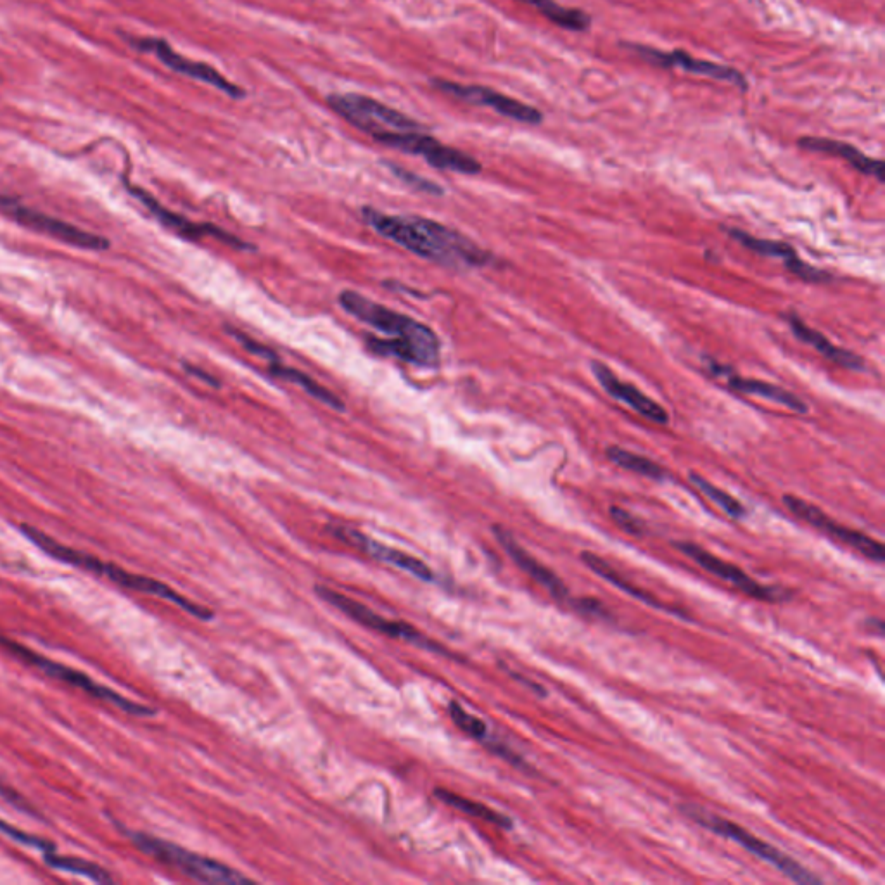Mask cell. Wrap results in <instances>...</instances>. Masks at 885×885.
I'll use <instances>...</instances> for the list:
<instances>
[{
  "instance_id": "8992f818",
  "label": "cell",
  "mask_w": 885,
  "mask_h": 885,
  "mask_svg": "<svg viewBox=\"0 0 885 885\" xmlns=\"http://www.w3.org/2000/svg\"><path fill=\"white\" fill-rule=\"evenodd\" d=\"M132 841L135 846L141 849L142 853L153 856L154 860L161 861L165 865L175 866L182 870V873L189 875L191 879L201 880V882H211V884H242L248 882V879L237 872L230 866L223 865L220 861L211 860L201 854L187 851L184 847L175 846L172 842L163 841L158 837H151L146 834H132Z\"/></svg>"
},
{
  "instance_id": "4dcf8cb0",
  "label": "cell",
  "mask_w": 885,
  "mask_h": 885,
  "mask_svg": "<svg viewBox=\"0 0 885 885\" xmlns=\"http://www.w3.org/2000/svg\"><path fill=\"white\" fill-rule=\"evenodd\" d=\"M448 713L452 716L453 723L459 726L462 732L471 735L472 739L481 740V742H486V740L490 739L486 723L476 718V716H472L471 713H467L464 707L457 704V702L450 704Z\"/></svg>"
},
{
  "instance_id": "30bf717a",
  "label": "cell",
  "mask_w": 885,
  "mask_h": 885,
  "mask_svg": "<svg viewBox=\"0 0 885 885\" xmlns=\"http://www.w3.org/2000/svg\"><path fill=\"white\" fill-rule=\"evenodd\" d=\"M0 210L7 213L9 217L16 220L20 225H25V227H30L33 230H39L42 234L56 237L59 241L71 244V246H77V248L90 249V251H104V249H109V246H111V242L106 237L78 229L75 225L64 222V220L49 217V215H45L42 211L23 206V204L14 201V199L0 196Z\"/></svg>"
},
{
  "instance_id": "d6986e66",
  "label": "cell",
  "mask_w": 885,
  "mask_h": 885,
  "mask_svg": "<svg viewBox=\"0 0 885 885\" xmlns=\"http://www.w3.org/2000/svg\"><path fill=\"white\" fill-rule=\"evenodd\" d=\"M592 372L593 376L597 377L600 386L607 391V395H611L612 398H616L619 402L630 405L635 412H638L645 419H649V421H654L656 424H668L669 415L663 405H659L649 396H645L633 384L619 381L616 374L605 363L593 360Z\"/></svg>"
},
{
  "instance_id": "ffe728a7",
  "label": "cell",
  "mask_w": 885,
  "mask_h": 885,
  "mask_svg": "<svg viewBox=\"0 0 885 885\" xmlns=\"http://www.w3.org/2000/svg\"><path fill=\"white\" fill-rule=\"evenodd\" d=\"M493 533L497 536L498 542L505 548V552L509 554L510 559L516 562L517 566L523 569L524 573L531 576L536 583H540L543 588H547L550 595L557 600H567L569 590L562 583L561 578L557 574L552 573L547 566H543L542 562L536 561L533 555L529 554L526 548L521 547L517 543L516 538L510 535L507 529L502 526H495Z\"/></svg>"
},
{
  "instance_id": "836d02e7",
  "label": "cell",
  "mask_w": 885,
  "mask_h": 885,
  "mask_svg": "<svg viewBox=\"0 0 885 885\" xmlns=\"http://www.w3.org/2000/svg\"><path fill=\"white\" fill-rule=\"evenodd\" d=\"M785 267H787L790 274L797 275L799 279H803L806 282H827L832 279V275L823 272L820 268L811 267L809 263L803 262L801 258H797V255L792 256L789 260H785Z\"/></svg>"
},
{
  "instance_id": "d4e9b609",
  "label": "cell",
  "mask_w": 885,
  "mask_h": 885,
  "mask_svg": "<svg viewBox=\"0 0 885 885\" xmlns=\"http://www.w3.org/2000/svg\"><path fill=\"white\" fill-rule=\"evenodd\" d=\"M517 2L535 7L536 11H540L548 21L569 32H586L592 26L590 14L574 7L561 6L555 0H517Z\"/></svg>"
},
{
  "instance_id": "3957f363",
  "label": "cell",
  "mask_w": 885,
  "mask_h": 885,
  "mask_svg": "<svg viewBox=\"0 0 885 885\" xmlns=\"http://www.w3.org/2000/svg\"><path fill=\"white\" fill-rule=\"evenodd\" d=\"M21 531H23V535L30 542L35 543L40 550H44L45 554L51 555V557L58 559V561L66 562V564H71V566L82 567L85 571L99 574V576H106L115 585L123 586L127 590L149 593V595H154V597L168 600L172 604L179 605L182 611L189 612L191 616L201 619V621H211V619L215 618V612L211 611V609L204 607V605L196 604L192 600L185 599L184 595L175 592L172 586L165 585L161 581L153 580L149 576H142V574L128 573V571L115 566V564H108V562L99 561L96 557H90V555L77 552L73 548L61 545L51 536L45 535L39 529L32 528L28 524H25Z\"/></svg>"
},
{
  "instance_id": "6da1fadb",
  "label": "cell",
  "mask_w": 885,
  "mask_h": 885,
  "mask_svg": "<svg viewBox=\"0 0 885 885\" xmlns=\"http://www.w3.org/2000/svg\"><path fill=\"white\" fill-rule=\"evenodd\" d=\"M363 222L414 255L445 267H484L491 262L488 251L469 237L429 218L412 215H386L374 208H363Z\"/></svg>"
},
{
  "instance_id": "484cf974",
  "label": "cell",
  "mask_w": 885,
  "mask_h": 885,
  "mask_svg": "<svg viewBox=\"0 0 885 885\" xmlns=\"http://www.w3.org/2000/svg\"><path fill=\"white\" fill-rule=\"evenodd\" d=\"M434 796L438 797L441 803L459 809V811H462L465 815L472 816V818H479V820H484V822L493 823V825L505 828V830H510V828L514 827V823H512L509 816L502 815V813H498L495 809L484 806L483 803H476V801L459 796V794L450 792V790L436 789L434 790Z\"/></svg>"
},
{
  "instance_id": "5bb4252c",
  "label": "cell",
  "mask_w": 885,
  "mask_h": 885,
  "mask_svg": "<svg viewBox=\"0 0 885 885\" xmlns=\"http://www.w3.org/2000/svg\"><path fill=\"white\" fill-rule=\"evenodd\" d=\"M134 45L135 47L142 49V51L154 52L156 58L160 59L161 63L166 64L170 70L177 71V73L185 75V77L199 80V82L208 83L211 87H215V89L223 92L225 96H229L230 99H242V97L246 96L244 89H241L236 83L227 80V78L223 77L222 73L215 70L213 66L206 63H199V61L185 59L184 56H180L179 52L173 51L172 47H170L165 40H134Z\"/></svg>"
},
{
  "instance_id": "f35d334b",
  "label": "cell",
  "mask_w": 885,
  "mask_h": 885,
  "mask_svg": "<svg viewBox=\"0 0 885 885\" xmlns=\"http://www.w3.org/2000/svg\"><path fill=\"white\" fill-rule=\"evenodd\" d=\"M866 626H868V630H875L877 637H882V635H884V623H882V619H866Z\"/></svg>"
},
{
  "instance_id": "2e32d148",
  "label": "cell",
  "mask_w": 885,
  "mask_h": 885,
  "mask_svg": "<svg viewBox=\"0 0 885 885\" xmlns=\"http://www.w3.org/2000/svg\"><path fill=\"white\" fill-rule=\"evenodd\" d=\"M675 547L682 550L683 554L690 557L692 561L697 562L702 569H706L707 573L732 583L735 588H739L740 592H744L752 599L763 600V602H778V600L787 599L775 588L759 585L758 581L752 580L751 576L745 574L740 567L733 566L730 562L721 561L695 543L678 542L675 543Z\"/></svg>"
},
{
  "instance_id": "f546056e",
  "label": "cell",
  "mask_w": 885,
  "mask_h": 885,
  "mask_svg": "<svg viewBox=\"0 0 885 885\" xmlns=\"http://www.w3.org/2000/svg\"><path fill=\"white\" fill-rule=\"evenodd\" d=\"M688 479H690V483L694 484L697 490H701L711 502L716 503L720 509L725 510L728 516L733 517V519L744 517V505H742L737 498H733L732 495H728L726 491L720 490V488L714 486L713 483H709L706 478H702L697 472H690V474H688Z\"/></svg>"
},
{
  "instance_id": "ba28073f",
  "label": "cell",
  "mask_w": 885,
  "mask_h": 885,
  "mask_svg": "<svg viewBox=\"0 0 885 885\" xmlns=\"http://www.w3.org/2000/svg\"><path fill=\"white\" fill-rule=\"evenodd\" d=\"M379 144L384 146L395 147L403 153L415 154L422 156L429 165L438 168V170H448V172L464 173V175H478L483 166L476 158H472L469 154L462 153L455 147L445 146L440 141H436L429 135L421 134V130L415 132H381L374 135Z\"/></svg>"
},
{
  "instance_id": "e575fe53",
  "label": "cell",
  "mask_w": 885,
  "mask_h": 885,
  "mask_svg": "<svg viewBox=\"0 0 885 885\" xmlns=\"http://www.w3.org/2000/svg\"><path fill=\"white\" fill-rule=\"evenodd\" d=\"M611 516L619 524V528H623L626 533L637 536L644 535V524L640 523L637 517L631 516L628 510L611 507Z\"/></svg>"
},
{
  "instance_id": "ac0fdd59",
  "label": "cell",
  "mask_w": 885,
  "mask_h": 885,
  "mask_svg": "<svg viewBox=\"0 0 885 885\" xmlns=\"http://www.w3.org/2000/svg\"><path fill=\"white\" fill-rule=\"evenodd\" d=\"M334 535L338 536L341 542L350 543L353 547L360 548L365 554L370 555L372 559L389 564V566L398 567V569H402L405 573L415 576L417 580L426 581V583L434 581V573L431 571V567L427 566L426 562L421 561V559L414 557V555L407 554V552L398 550V548L388 547L384 543L376 542V540L363 535L357 529L338 526V528L334 529Z\"/></svg>"
},
{
  "instance_id": "277c9868",
  "label": "cell",
  "mask_w": 885,
  "mask_h": 885,
  "mask_svg": "<svg viewBox=\"0 0 885 885\" xmlns=\"http://www.w3.org/2000/svg\"><path fill=\"white\" fill-rule=\"evenodd\" d=\"M683 811H685L694 822L699 823L701 827L707 828V830H711V832L721 835V837H726V839H730V841L737 842L739 846L747 849L749 853L758 856L759 860L766 861V863H770L771 866L778 868L780 872L787 875V877L794 880V882H799V884H820V882H822V880L815 877L813 873L808 872L803 865H799L796 860H792L790 856L782 853L777 847L770 846L768 842L761 841L758 837L749 834L747 830L739 827L737 823L728 822V820L721 818V816L711 815L709 811L695 808V806L683 808Z\"/></svg>"
},
{
  "instance_id": "f1b7e54d",
  "label": "cell",
  "mask_w": 885,
  "mask_h": 885,
  "mask_svg": "<svg viewBox=\"0 0 885 885\" xmlns=\"http://www.w3.org/2000/svg\"><path fill=\"white\" fill-rule=\"evenodd\" d=\"M730 236L735 237L744 248L751 249L754 253L763 256H777L782 260H789L792 256H796V249L790 244L782 241H770V239H759V237L751 236L744 230L730 229Z\"/></svg>"
},
{
  "instance_id": "9c48e42d",
  "label": "cell",
  "mask_w": 885,
  "mask_h": 885,
  "mask_svg": "<svg viewBox=\"0 0 885 885\" xmlns=\"http://www.w3.org/2000/svg\"><path fill=\"white\" fill-rule=\"evenodd\" d=\"M315 592H317L320 599L334 605L336 609H339L343 614H346L348 618L355 619V621L363 624V626H367L370 630L379 631V633H384V635H388V637L391 638L405 640V642L419 645V647L433 650V652L446 654L445 650L441 649L440 645L431 642L429 638L424 637L422 633H419V631L415 630L414 626H410V624L403 623V621H393V619L383 618V616H379L376 612L370 611L369 607H365V605L360 604L357 600L350 599V597H346L343 593L334 592V590L327 588V586L317 585L315 586ZM446 656H448V654H446Z\"/></svg>"
},
{
  "instance_id": "1f68e13d",
  "label": "cell",
  "mask_w": 885,
  "mask_h": 885,
  "mask_svg": "<svg viewBox=\"0 0 885 885\" xmlns=\"http://www.w3.org/2000/svg\"><path fill=\"white\" fill-rule=\"evenodd\" d=\"M388 165L389 170L393 172V175H396L398 179L405 182L408 187H414L417 191L426 192V194H433V196H441L443 194V187L438 184H434L433 180L424 179L421 175H417V173L410 172L407 168H402V166L393 165V163H386Z\"/></svg>"
},
{
  "instance_id": "8d00e7d4",
  "label": "cell",
  "mask_w": 885,
  "mask_h": 885,
  "mask_svg": "<svg viewBox=\"0 0 885 885\" xmlns=\"http://www.w3.org/2000/svg\"><path fill=\"white\" fill-rule=\"evenodd\" d=\"M184 369L185 372H189L191 376L198 377V379H201V381H204V383L206 384H210V386H215V388H218V386H220V384L217 383V379H215V377L210 376L208 372H204V370L199 369V367H194V365H191V363H184Z\"/></svg>"
},
{
  "instance_id": "603a6c76",
  "label": "cell",
  "mask_w": 885,
  "mask_h": 885,
  "mask_svg": "<svg viewBox=\"0 0 885 885\" xmlns=\"http://www.w3.org/2000/svg\"><path fill=\"white\" fill-rule=\"evenodd\" d=\"M581 561L585 562L586 566L590 567L593 573L599 574L600 578H604L607 583H611V585L616 586L619 590H623V592L630 593L631 597H635L640 602L657 607L659 611L671 612L675 616L687 618V614H683L682 611H676L675 607H669L661 600H657L652 593L645 592L642 588L631 585L630 581L624 580L623 576L614 567L609 566V562L600 559L599 555L592 554V552H583L581 554Z\"/></svg>"
},
{
  "instance_id": "44dd1931",
  "label": "cell",
  "mask_w": 885,
  "mask_h": 885,
  "mask_svg": "<svg viewBox=\"0 0 885 885\" xmlns=\"http://www.w3.org/2000/svg\"><path fill=\"white\" fill-rule=\"evenodd\" d=\"M797 146L811 153L830 154L846 160L854 170L872 175L879 182H884V163L875 158H868L866 154L861 153L858 147L851 146L847 142L835 141V139H827V137H801L797 141Z\"/></svg>"
},
{
  "instance_id": "cb8c5ba5",
  "label": "cell",
  "mask_w": 885,
  "mask_h": 885,
  "mask_svg": "<svg viewBox=\"0 0 885 885\" xmlns=\"http://www.w3.org/2000/svg\"><path fill=\"white\" fill-rule=\"evenodd\" d=\"M728 386L735 389V391H739V393H745V395L761 396V398H766V400H771V402L780 403L785 408L794 410L797 414H806L808 412V405L799 396L790 393L787 389L780 388V386H775V384L758 381V379H744V377L735 376V374L732 376V372H730L728 374Z\"/></svg>"
},
{
  "instance_id": "4316f807",
  "label": "cell",
  "mask_w": 885,
  "mask_h": 885,
  "mask_svg": "<svg viewBox=\"0 0 885 885\" xmlns=\"http://www.w3.org/2000/svg\"><path fill=\"white\" fill-rule=\"evenodd\" d=\"M44 858L45 863L52 866V868H59V870H64V872L83 875V877L94 880V882H99V884H111V882H113V877H111L104 868L96 865V863L82 860V858L59 856V854H54V851H52V853H45Z\"/></svg>"
},
{
  "instance_id": "7402d4cb",
  "label": "cell",
  "mask_w": 885,
  "mask_h": 885,
  "mask_svg": "<svg viewBox=\"0 0 885 885\" xmlns=\"http://www.w3.org/2000/svg\"><path fill=\"white\" fill-rule=\"evenodd\" d=\"M787 322H789L790 329L796 334V338L799 339V341H803V343L813 346L815 350L820 351L823 357L828 358L830 362L837 363L839 367H844V369H865V360H863L860 355H856L853 351L844 350V348H839V346H835L834 343H830V339L825 338L822 332L815 331V329L808 327L806 322H803V320L799 319L794 313H789V315H787Z\"/></svg>"
},
{
  "instance_id": "4fadbf2b",
  "label": "cell",
  "mask_w": 885,
  "mask_h": 885,
  "mask_svg": "<svg viewBox=\"0 0 885 885\" xmlns=\"http://www.w3.org/2000/svg\"><path fill=\"white\" fill-rule=\"evenodd\" d=\"M621 45L626 47V49H630L631 52H635L638 58L644 59L645 63L652 64V66H659V68H682L687 73L733 83L740 90H747V87H749L747 85V78L739 70L732 68V66L697 59L685 51H659V49H654V47H649V45L628 44V42H624Z\"/></svg>"
},
{
  "instance_id": "52a82bcc",
  "label": "cell",
  "mask_w": 885,
  "mask_h": 885,
  "mask_svg": "<svg viewBox=\"0 0 885 885\" xmlns=\"http://www.w3.org/2000/svg\"><path fill=\"white\" fill-rule=\"evenodd\" d=\"M327 102L344 120L350 121L353 127L372 137L388 130L415 132L424 128L414 118L362 94H332L327 97Z\"/></svg>"
},
{
  "instance_id": "d6a6232c",
  "label": "cell",
  "mask_w": 885,
  "mask_h": 885,
  "mask_svg": "<svg viewBox=\"0 0 885 885\" xmlns=\"http://www.w3.org/2000/svg\"><path fill=\"white\" fill-rule=\"evenodd\" d=\"M0 832L2 834L7 835L9 839H13V841L20 842L23 846L35 847V849H39L42 853H52V851H56V846L52 844V842L45 841V839H40L37 835L25 834V832H21L20 828L13 827V825H9V823L2 822L0 820Z\"/></svg>"
},
{
  "instance_id": "e0dca14e",
  "label": "cell",
  "mask_w": 885,
  "mask_h": 885,
  "mask_svg": "<svg viewBox=\"0 0 885 885\" xmlns=\"http://www.w3.org/2000/svg\"><path fill=\"white\" fill-rule=\"evenodd\" d=\"M227 332L232 334L251 355L263 358L268 363L267 369L270 376L275 377V379H284L287 383L298 384L301 389H305L308 395L315 398V400H319L320 403H324L327 407H331L332 410H344V402L338 395H334L329 389L320 386L315 379L306 376L305 372L282 365L279 357L275 355V351L270 350L267 346H263L255 339L248 338L246 334H242V332L236 331L232 327H227Z\"/></svg>"
},
{
  "instance_id": "74e56055",
  "label": "cell",
  "mask_w": 885,
  "mask_h": 885,
  "mask_svg": "<svg viewBox=\"0 0 885 885\" xmlns=\"http://www.w3.org/2000/svg\"><path fill=\"white\" fill-rule=\"evenodd\" d=\"M576 607H578V611L586 612V614H597V616L605 612V607H602L597 600L592 599L576 600Z\"/></svg>"
},
{
  "instance_id": "7a4b0ae2",
  "label": "cell",
  "mask_w": 885,
  "mask_h": 885,
  "mask_svg": "<svg viewBox=\"0 0 885 885\" xmlns=\"http://www.w3.org/2000/svg\"><path fill=\"white\" fill-rule=\"evenodd\" d=\"M338 300L355 319L388 336V339L367 338L365 343L372 353L395 357L421 369H436L440 365V339L431 327L379 305L357 291H343Z\"/></svg>"
},
{
  "instance_id": "d590c367",
  "label": "cell",
  "mask_w": 885,
  "mask_h": 885,
  "mask_svg": "<svg viewBox=\"0 0 885 885\" xmlns=\"http://www.w3.org/2000/svg\"><path fill=\"white\" fill-rule=\"evenodd\" d=\"M0 794L6 797L9 803L14 804V806H18V808L23 809V811H30V813H35V811H33L32 809V806L28 804V801H26V799H23V797L18 796V792H16V790L9 789V787H4V785H0Z\"/></svg>"
},
{
  "instance_id": "7c38bea8",
  "label": "cell",
  "mask_w": 885,
  "mask_h": 885,
  "mask_svg": "<svg viewBox=\"0 0 885 885\" xmlns=\"http://www.w3.org/2000/svg\"><path fill=\"white\" fill-rule=\"evenodd\" d=\"M784 503L785 507L794 516L811 524L813 528L820 529L825 535L832 536L835 540L846 543V545L854 548L856 552H860L863 557L870 559V561L879 562V564L884 562V547L877 540L863 535L860 531H854V529L835 523L834 519H830L822 509H818L813 503L806 502L803 498L785 495Z\"/></svg>"
},
{
  "instance_id": "8fae6325",
  "label": "cell",
  "mask_w": 885,
  "mask_h": 885,
  "mask_svg": "<svg viewBox=\"0 0 885 885\" xmlns=\"http://www.w3.org/2000/svg\"><path fill=\"white\" fill-rule=\"evenodd\" d=\"M431 85L443 94L453 96L460 101L495 109L498 115L510 118V120L521 121V123H528V125H540L543 121V113L540 109L505 96L502 92H497L490 87L464 85V83L452 82V80H445V78H433Z\"/></svg>"
},
{
  "instance_id": "5b68a950",
  "label": "cell",
  "mask_w": 885,
  "mask_h": 885,
  "mask_svg": "<svg viewBox=\"0 0 885 885\" xmlns=\"http://www.w3.org/2000/svg\"><path fill=\"white\" fill-rule=\"evenodd\" d=\"M0 645H2L4 650H7L9 654H13L14 657H18L20 661L30 664L33 668L40 669L45 675L52 676V678H56L59 682L68 683L71 687L80 688L85 694H89L90 697L99 699V701L108 702L111 706L118 707V709L125 711V713L134 714V716H153V714L156 713L153 707L144 706V704H139V702L130 701L127 697L116 694L115 690L104 687V685H99V683L92 682L89 676L83 675V673H80L77 669L68 668V666H63L61 663H54L51 659L39 656L37 652H33L32 649H28L25 645L18 644V642H14V640L0 637Z\"/></svg>"
},
{
  "instance_id": "9a60e30c",
  "label": "cell",
  "mask_w": 885,
  "mask_h": 885,
  "mask_svg": "<svg viewBox=\"0 0 885 885\" xmlns=\"http://www.w3.org/2000/svg\"><path fill=\"white\" fill-rule=\"evenodd\" d=\"M128 191L132 192L135 198L139 199L146 206L147 210L151 211L154 217L158 218L165 227L173 230V232H177L184 239L201 241L204 237H213V239H218L223 244H227L230 248L241 249V251H246V249L248 251H255L256 249L255 246H251L248 242L242 241L239 237L230 234L227 230H223L222 227L213 225V223L191 222V220L180 217V215L173 213V211L166 210L163 204L158 203L149 192L144 191L141 187H132L130 185Z\"/></svg>"
},
{
  "instance_id": "83f0119b",
  "label": "cell",
  "mask_w": 885,
  "mask_h": 885,
  "mask_svg": "<svg viewBox=\"0 0 885 885\" xmlns=\"http://www.w3.org/2000/svg\"><path fill=\"white\" fill-rule=\"evenodd\" d=\"M605 453H607V459L612 460L614 464L623 467L626 471L637 472L640 476L656 479V481L664 479L663 467L657 465L656 462L647 459V457H642V455H637V453L628 452V450L619 448V446H609Z\"/></svg>"
}]
</instances>
